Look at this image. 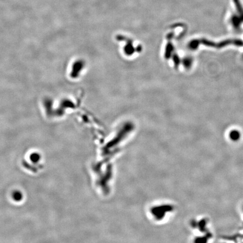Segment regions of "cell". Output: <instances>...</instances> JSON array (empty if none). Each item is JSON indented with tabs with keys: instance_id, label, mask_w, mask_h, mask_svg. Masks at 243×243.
I'll return each mask as SVG.
<instances>
[{
	"instance_id": "obj_1",
	"label": "cell",
	"mask_w": 243,
	"mask_h": 243,
	"mask_svg": "<svg viewBox=\"0 0 243 243\" xmlns=\"http://www.w3.org/2000/svg\"><path fill=\"white\" fill-rule=\"evenodd\" d=\"M13 198L17 202H19L23 198V195L19 191H15L12 194Z\"/></svg>"
},
{
	"instance_id": "obj_2",
	"label": "cell",
	"mask_w": 243,
	"mask_h": 243,
	"mask_svg": "<svg viewBox=\"0 0 243 243\" xmlns=\"http://www.w3.org/2000/svg\"><path fill=\"white\" fill-rule=\"evenodd\" d=\"M30 159L33 162H37L39 160V157L37 154H33L31 155Z\"/></svg>"
}]
</instances>
